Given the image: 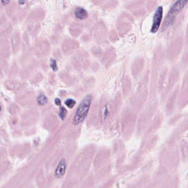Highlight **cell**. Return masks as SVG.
<instances>
[{
  "mask_svg": "<svg viewBox=\"0 0 188 188\" xmlns=\"http://www.w3.org/2000/svg\"><path fill=\"white\" fill-rule=\"evenodd\" d=\"M25 3V1H24V2H21V1H19V3Z\"/></svg>",
  "mask_w": 188,
  "mask_h": 188,
  "instance_id": "7c38bea8",
  "label": "cell"
},
{
  "mask_svg": "<svg viewBox=\"0 0 188 188\" xmlns=\"http://www.w3.org/2000/svg\"><path fill=\"white\" fill-rule=\"evenodd\" d=\"M163 17V8L161 6H159L157 8L155 12V15L153 16V25L151 28V31L152 33H156L159 29L162 19Z\"/></svg>",
  "mask_w": 188,
  "mask_h": 188,
  "instance_id": "3957f363",
  "label": "cell"
},
{
  "mask_svg": "<svg viewBox=\"0 0 188 188\" xmlns=\"http://www.w3.org/2000/svg\"><path fill=\"white\" fill-rule=\"evenodd\" d=\"M187 3H188V1L180 0L175 3L172 8H170L169 11L168 12V14L167 15L165 20L164 21L163 29L166 28V27L172 22L175 17V16H177V14L180 11V10L184 7V6Z\"/></svg>",
  "mask_w": 188,
  "mask_h": 188,
  "instance_id": "7a4b0ae2",
  "label": "cell"
},
{
  "mask_svg": "<svg viewBox=\"0 0 188 188\" xmlns=\"http://www.w3.org/2000/svg\"><path fill=\"white\" fill-rule=\"evenodd\" d=\"M55 104H56V105L60 106V105H61L60 99L58 98H56V99H55Z\"/></svg>",
  "mask_w": 188,
  "mask_h": 188,
  "instance_id": "30bf717a",
  "label": "cell"
},
{
  "mask_svg": "<svg viewBox=\"0 0 188 188\" xmlns=\"http://www.w3.org/2000/svg\"><path fill=\"white\" fill-rule=\"evenodd\" d=\"M38 102L41 105H45L47 103V98L44 95H40L38 98Z\"/></svg>",
  "mask_w": 188,
  "mask_h": 188,
  "instance_id": "8992f818",
  "label": "cell"
},
{
  "mask_svg": "<svg viewBox=\"0 0 188 188\" xmlns=\"http://www.w3.org/2000/svg\"><path fill=\"white\" fill-rule=\"evenodd\" d=\"M60 117L62 119L65 118L66 115L67 114V111L64 107L60 108Z\"/></svg>",
  "mask_w": 188,
  "mask_h": 188,
  "instance_id": "ba28073f",
  "label": "cell"
},
{
  "mask_svg": "<svg viewBox=\"0 0 188 188\" xmlns=\"http://www.w3.org/2000/svg\"><path fill=\"white\" fill-rule=\"evenodd\" d=\"M66 162L64 159H62L58 164L55 172V175L57 178H60L65 174L66 171Z\"/></svg>",
  "mask_w": 188,
  "mask_h": 188,
  "instance_id": "277c9868",
  "label": "cell"
},
{
  "mask_svg": "<svg viewBox=\"0 0 188 188\" xmlns=\"http://www.w3.org/2000/svg\"><path fill=\"white\" fill-rule=\"evenodd\" d=\"M50 65H51V67H52V69L54 70V71H56L57 69H58L57 65H56V61L52 59Z\"/></svg>",
  "mask_w": 188,
  "mask_h": 188,
  "instance_id": "9c48e42d",
  "label": "cell"
},
{
  "mask_svg": "<svg viewBox=\"0 0 188 188\" xmlns=\"http://www.w3.org/2000/svg\"><path fill=\"white\" fill-rule=\"evenodd\" d=\"M92 99V96L88 94L82 101L74 117L73 120L74 125H77L84 121L87 115Z\"/></svg>",
  "mask_w": 188,
  "mask_h": 188,
  "instance_id": "6da1fadb",
  "label": "cell"
},
{
  "mask_svg": "<svg viewBox=\"0 0 188 188\" xmlns=\"http://www.w3.org/2000/svg\"><path fill=\"white\" fill-rule=\"evenodd\" d=\"M1 2H2V3H3V4L4 5H7V3H9V1H2Z\"/></svg>",
  "mask_w": 188,
  "mask_h": 188,
  "instance_id": "8fae6325",
  "label": "cell"
},
{
  "mask_svg": "<svg viewBox=\"0 0 188 188\" xmlns=\"http://www.w3.org/2000/svg\"><path fill=\"white\" fill-rule=\"evenodd\" d=\"M75 16L80 19H85L87 17V12L82 8H77L75 11Z\"/></svg>",
  "mask_w": 188,
  "mask_h": 188,
  "instance_id": "5b68a950",
  "label": "cell"
},
{
  "mask_svg": "<svg viewBox=\"0 0 188 188\" xmlns=\"http://www.w3.org/2000/svg\"><path fill=\"white\" fill-rule=\"evenodd\" d=\"M65 104L67 105V107L69 108H72L76 104V101L72 99H68L65 101Z\"/></svg>",
  "mask_w": 188,
  "mask_h": 188,
  "instance_id": "52a82bcc",
  "label": "cell"
}]
</instances>
